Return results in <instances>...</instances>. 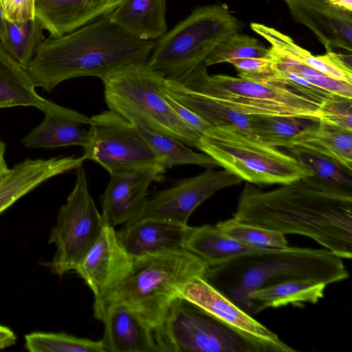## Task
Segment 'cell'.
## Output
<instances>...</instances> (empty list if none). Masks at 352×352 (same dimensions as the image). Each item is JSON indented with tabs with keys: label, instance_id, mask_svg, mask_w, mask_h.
I'll use <instances>...</instances> for the list:
<instances>
[{
	"label": "cell",
	"instance_id": "1",
	"mask_svg": "<svg viewBox=\"0 0 352 352\" xmlns=\"http://www.w3.org/2000/svg\"><path fill=\"white\" fill-rule=\"evenodd\" d=\"M232 218L285 235L300 234L342 258L352 257V193L313 175L269 191L246 183Z\"/></svg>",
	"mask_w": 352,
	"mask_h": 352
},
{
	"label": "cell",
	"instance_id": "2",
	"mask_svg": "<svg viewBox=\"0 0 352 352\" xmlns=\"http://www.w3.org/2000/svg\"><path fill=\"white\" fill-rule=\"evenodd\" d=\"M155 41H144L125 32L107 16L41 43L26 71L35 87L51 91L76 77L101 80L124 67L146 62Z\"/></svg>",
	"mask_w": 352,
	"mask_h": 352
},
{
	"label": "cell",
	"instance_id": "3",
	"mask_svg": "<svg viewBox=\"0 0 352 352\" xmlns=\"http://www.w3.org/2000/svg\"><path fill=\"white\" fill-rule=\"evenodd\" d=\"M349 277L342 258L327 249H267L243 254L208 267L204 278L250 316L254 303L249 294L292 280H310L327 285Z\"/></svg>",
	"mask_w": 352,
	"mask_h": 352
},
{
	"label": "cell",
	"instance_id": "4",
	"mask_svg": "<svg viewBox=\"0 0 352 352\" xmlns=\"http://www.w3.org/2000/svg\"><path fill=\"white\" fill-rule=\"evenodd\" d=\"M208 267L186 249L135 258L128 276L94 310L107 303H123L140 314L156 331L180 289L195 276L204 277Z\"/></svg>",
	"mask_w": 352,
	"mask_h": 352
},
{
	"label": "cell",
	"instance_id": "5",
	"mask_svg": "<svg viewBox=\"0 0 352 352\" xmlns=\"http://www.w3.org/2000/svg\"><path fill=\"white\" fill-rule=\"evenodd\" d=\"M243 27L226 4L199 7L155 41L146 64L166 79L180 82Z\"/></svg>",
	"mask_w": 352,
	"mask_h": 352
},
{
	"label": "cell",
	"instance_id": "6",
	"mask_svg": "<svg viewBox=\"0 0 352 352\" xmlns=\"http://www.w3.org/2000/svg\"><path fill=\"white\" fill-rule=\"evenodd\" d=\"M102 80L109 109L188 146L196 147L201 135L167 103L162 92L165 78L151 69L146 62L129 65Z\"/></svg>",
	"mask_w": 352,
	"mask_h": 352
},
{
	"label": "cell",
	"instance_id": "7",
	"mask_svg": "<svg viewBox=\"0 0 352 352\" xmlns=\"http://www.w3.org/2000/svg\"><path fill=\"white\" fill-rule=\"evenodd\" d=\"M196 148L225 170L252 184H286L313 175L292 155L231 125L213 126Z\"/></svg>",
	"mask_w": 352,
	"mask_h": 352
},
{
	"label": "cell",
	"instance_id": "8",
	"mask_svg": "<svg viewBox=\"0 0 352 352\" xmlns=\"http://www.w3.org/2000/svg\"><path fill=\"white\" fill-rule=\"evenodd\" d=\"M206 67L205 63H201L179 83L245 116H295L318 120L320 104L285 87L256 82L239 76L209 75Z\"/></svg>",
	"mask_w": 352,
	"mask_h": 352
},
{
	"label": "cell",
	"instance_id": "9",
	"mask_svg": "<svg viewBox=\"0 0 352 352\" xmlns=\"http://www.w3.org/2000/svg\"><path fill=\"white\" fill-rule=\"evenodd\" d=\"M106 223L91 196L85 168L76 169V182L66 203L59 210L49 243L56 247L49 263L59 276L75 270L94 244Z\"/></svg>",
	"mask_w": 352,
	"mask_h": 352
},
{
	"label": "cell",
	"instance_id": "10",
	"mask_svg": "<svg viewBox=\"0 0 352 352\" xmlns=\"http://www.w3.org/2000/svg\"><path fill=\"white\" fill-rule=\"evenodd\" d=\"M155 333L160 352H249L234 332L179 298Z\"/></svg>",
	"mask_w": 352,
	"mask_h": 352
},
{
	"label": "cell",
	"instance_id": "11",
	"mask_svg": "<svg viewBox=\"0 0 352 352\" xmlns=\"http://www.w3.org/2000/svg\"><path fill=\"white\" fill-rule=\"evenodd\" d=\"M82 156L110 175L159 166L135 126L110 109L90 118L89 140Z\"/></svg>",
	"mask_w": 352,
	"mask_h": 352
},
{
	"label": "cell",
	"instance_id": "12",
	"mask_svg": "<svg viewBox=\"0 0 352 352\" xmlns=\"http://www.w3.org/2000/svg\"><path fill=\"white\" fill-rule=\"evenodd\" d=\"M177 297L207 313L234 332L245 342L249 352L296 351L203 276L190 279L180 289Z\"/></svg>",
	"mask_w": 352,
	"mask_h": 352
},
{
	"label": "cell",
	"instance_id": "13",
	"mask_svg": "<svg viewBox=\"0 0 352 352\" xmlns=\"http://www.w3.org/2000/svg\"><path fill=\"white\" fill-rule=\"evenodd\" d=\"M242 181L225 169L208 170L156 192L148 199L140 218L187 226L190 215L201 203L217 191L239 184Z\"/></svg>",
	"mask_w": 352,
	"mask_h": 352
},
{
	"label": "cell",
	"instance_id": "14",
	"mask_svg": "<svg viewBox=\"0 0 352 352\" xmlns=\"http://www.w3.org/2000/svg\"><path fill=\"white\" fill-rule=\"evenodd\" d=\"M133 264L114 227L105 224L74 271L93 292L94 307L128 276Z\"/></svg>",
	"mask_w": 352,
	"mask_h": 352
},
{
	"label": "cell",
	"instance_id": "15",
	"mask_svg": "<svg viewBox=\"0 0 352 352\" xmlns=\"http://www.w3.org/2000/svg\"><path fill=\"white\" fill-rule=\"evenodd\" d=\"M165 171L159 166L110 175L100 199L106 224L115 227L140 218L148 201V189Z\"/></svg>",
	"mask_w": 352,
	"mask_h": 352
},
{
	"label": "cell",
	"instance_id": "16",
	"mask_svg": "<svg viewBox=\"0 0 352 352\" xmlns=\"http://www.w3.org/2000/svg\"><path fill=\"white\" fill-rule=\"evenodd\" d=\"M104 324L106 352H160L155 329L135 309L120 302L94 310Z\"/></svg>",
	"mask_w": 352,
	"mask_h": 352
},
{
	"label": "cell",
	"instance_id": "17",
	"mask_svg": "<svg viewBox=\"0 0 352 352\" xmlns=\"http://www.w3.org/2000/svg\"><path fill=\"white\" fill-rule=\"evenodd\" d=\"M294 20L309 28L324 46L352 51V12L331 5L328 0H283Z\"/></svg>",
	"mask_w": 352,
	"mask_h": 352
},
{
	"label": "cell",
	"instance_id": "18",
	"mask_svg": "<svg viewBox=\"0 0 352 352\" xmlns=\"http://www.w3.org/2000/svg\"><path fill=\"white\" fill-rule=\"evenodd\" d=\"M122 0H35V18L59 37L107 16Z\"/></svg>",
	"mask_w": 352,
	"mask_h": 352
},
{
	"label": "cell",
	"instance_id": "19",
	"mask_svg": "<svg viewBox=\"0 0 352 352\" xmlns=\"http://www.w3.org/2000/svg\"><path fill=\"white\" fill-rule=\"evenodd\" d=\"M85 160L82 155L28 158L10 168L0 179V214L43 182L77 169Z\"/></svg>",
	"mask_w": 352,
	"mask_h": 352
},
{
	"label": "cell",
	"instance_id": "20",
	"mask_svg": "<svg viewBox=\"0 0 352 352\" xmlns=\"http://www.w3.org/2000/svg\"><path fill=\"white\" fill-rule=\"evenodd\" d=\"M188 226L138 218L124 223L117 234L126 252L135 259L162 251L184 249Z\"/></svg>",
	"mask_w": 352,
	"mask_h": 352
},
{
	"label": "cell",
	"instance_id": "21",
	"mask_svg": "<svg viewBox=\"0 0 352 352\" xmlns=\"http://www.w3.org/2000/svg\"><path fill=\"white\" fill-rule=\"evenodd\" d=\"M44 114L43 121L23 139L25 147L54 148L87 146L89 140L90 118L63 106L56 112Z\"/></svg>",
	"mask_w": 352,
	"mask_h": 352
},
{
	"label": "cell",
	"instance_id": "22",
	"mask_svg": "<svg viewBox=\"0 0 352 352\" xmlns=\"http://www.w3.org/2000/svg\"><path fill=\"white\" fill-rule=\"evenodd\" d=\"M250 27L277 52L293 57L331 78L352 84L351 54L329 52L325 55L314 56L298 45L290 36L273 28L257 23H252Z\"/></svg>",
	"mask_w": 352,
	"mask_h": 352
},
{
	"label": "cell",
	"instance_id": "23",
	"mask_svg": "<svg viewBox=\"0 0 352 352\" xmlns=\"http://www.w3.org/2000/svg\"><path fill=\"white\" fill-rule=\"evenodd\" d=\"M166 12V0H122L107 16L136 38L155 41L167 31Z\"/></svg>",
	"mask_w": 352,
	"mask_h": 352
},
{
	"label": "cell",
	"instance_id": "24",
	"mask_svg": "<svg viewBox=\"0 0 352 352\" xmlns=\"http://www.w3.org/2000/svg\"><path fill=\"white\" fill-rule=\"evenodd\" d=\"M33 107L53 113L60 105L41 97L26 69L16 63L0 44V108Z\"/></svg>",
	"mask_w": 352,
	"mask_h": 352
},
{
	"label": "cell",
	"instance_id": "25",
	"mask_svg": "<svg viewBox=\"0 0 352 352\" xmlns=\"http://www.w3.org/2000/svg\"><path fill=\"white\" fill-rule=\"evenodd\" d=\"M184 249L203 260L208 267L222 264L236 256L262 250L224 234L216 225L188 226Z\"/></svg>",
	"mask_w": 352,
	"mask_h": 352
},
{
	"label": "cell",
	"instance_id": "26",
	"mask_svg": "<svg viewBox=\"0 0 352 352\" xmlns=\"http://www.w3.org/2000/svg\"><path fill=\"white\" fill-rule=\"evenodd\" d=\"M292 146L303 147L331 157L352 173V131L318 120L296 135Z\"/></svg>",
	"mask_w": 352,
	"mask_h": 352
},
{
	"label": "cell",
	"instance_id": "27",
	"mask_svg": "<svg viewBox=\"0 0 352 352\" xmlns=\"http://www.w3.org/2000/svg\"><path fill=\"white\" fill-rule=\"evenodd\" d=\"M164 89L173 99L198 114L212 126H234L250 135L256 137L250 129L248 116L223 107L186 89L176 81L166 79Z\"/></svg>",
	"mask_w": 352,
	"mask_h": 352
},
{
	"label": "cell",
	"instance_id": "28",
	"mask_svg": "<svg viewBox=\"0 0 352 352\" xmlns=\"http://www.w3.org/2000/svg\"><path fill=\"white\" fill-rule=\"evenodd\" d=\"M327 285L310 280H292L257 289L249 294L254 303V314L267 307L316 303L324 297Z\"/></svg>",
	"mask_w": 352,
	"mask_h": 352
},
{
	"label": "cell",
	"instance_id": "29",
	"mask_svg": "<svg viewBox=\"0 0 352 352\" xmlns=\"http://www.w3.org/2000/svg\"><path fill=\"white\" fill-rule=\"evenodd\" d=\"M155 154L160 166L166 170L177 165L195 164L208 168L218 166L217 162L204 153L193 151L183 142L153 131L135 120H129Z\"/></svg>",
	"mask_w": 352,
	"mask_h": 352
},
{
	"label": "cell",
	"instance_id": "30",
	"mask_svg": "<svg viewBox=\"0 0 352 352\" xmlns=\"http://www.w3.org/2000/svg\"><path fill=\"white\" fill-rule=\"evenodd\" d=\"M318 121L295 116L253 115L248 122L253 134L271 146H292V142L304 129Z\"/></svg>",
	"mask_w": 352,
	"mask_h": 352
},
{
	"label": "cell",
	"instance_id": "31",
	"mask_svg": "<svg viewBox=\"0 0 352 352\" xmlns=\"http://www.w3.org/2000/svg\"><path fill=\"white\" fill-rule=\"evenodd\" d=\"M43 30L36 18L21 23L6 20L5 34L0 44L16 63L26 69L45 38Z\"/></svg>",
	"mask_w": 352,
	"mask_h": 352
},
{
	"label": "cell",
	"instance_id": "32",
	"mask_svg": "<svg viewBox=\"0 0 352 352\" xmlns=\"http://www.w3.org/2000/svg\"><path fill=\"white\" fill-rule=\"evenodd\" d=\"M292 155L310 169L313 175L341 191L352 193V173L335 160L303 147L288 148Z\"/></svg>",
	"mask_w": 352,
	"mask_h": 352
},
{
	"label": "cell",
	"instance_id": "33",
	"mask_svg": "<svg viewBox=\"0 0 352 352\" xmlns=\"http://www.w3.org/2000/svg\"><path fill=\"white\" fill-rule=\"evenodd\" d=\"M25 346L31 352H106L102 340L95 341L64 332L27 334Z\"/></svg>",
	"mask_w": 352,
	"mask_h": 352
},
{
	"label": "cell",
	"instance_id": "34",
	"mask_svg": "<svg viewBox=\"0 0 352 352\" xmlns=\"http://www.w3.org/2000/svg\"><path fill=\"white\" fill-rule=\"evenodd\" d=\"M266 58L274 67L291 72L317 87L333 94L352 98V84L331 78L293 57L277 52L272 47Z\"/></svg>",
	"mask_w": 352,
	"mask_h": 352
},
{
	"label": "cell",
	"instance_id": "35",
	"mask_svg": "<svg viewBox=\"0 0 352 352\" xmlns=\"http://www.w3.org/2000/svg\"><path fill=\"white\" fill-rule=\"evenodd\" d=\"M216 226L224 234L255 248L267 250L288 247L285 234L242 223L234 218L219 221Z\"/></svg>",
	"mask_w": 352,
	"mask_h": 352
},
{
	"label": "cell",
	"instance_id": "36",
	"mask_svg": "<svg viewBox=\"0 0 352 352\" xmlns=\"http://www.w3.org/2000/svg\"><path fill=\"white\" fill-rule=\"evenodd\" d=\"M269 51L270 48H266L256 38L236 33L219 43L204 63L208 67L238 58H266Z\"/></svg>",
	"mask_w": 352,
	"mask_h": 352
},
{
	"label": "cell",
	"instance_id": "37",
	"mask_svg": "<svg viewBox=\"0 0 352 352\" xmlns=\"http://www.w3.org/2000/svg\"><path fill=\"white\" fill-rule=\"evenodd\" d=\"M319 121L352 131V100L351 98L332 94L319 106Z\"/></svg>",
	"mask_w": 352,
	"mask_h": 352
},
{
	"label": "cell",
	"instance_id": "38",
	"mask_svg": "<svg viewBox=\"0 0 352 352\" xmlns=\"http://www.w3.org/2000/svg\"><path fill=\"white\" fill-rule=\"evenodd\" d=\"M228 63L236 68L239 77L262 84L274 85L275 74L267 58H238Z\"/></svg>",
	"mask_w": 352,
	"mask_h": 352
},
{
	"label": "cell",
	"instance_id": "39",
	"mask_svg": "<svg viewBox=\"0 0 352 352\" xmlns=\"http://www.w3.org/2000/svg\"><path fill=\"white\" fill-rule=\"evenodd\" d=\"M35 0H0L7 21L21 23L35 19Z\"/></svg>",
	"mask_w": 352,
	"mask_h": 352
},
{
	"label": "cell",
	"instance_id": "40",
	"mask_svg": "<svg viewBox=\"0 0 352 352\" xmlns=\"http://www.w3.org/2000/svg\"><path fill=\"white\" fill-rule=\"evenodd\" d=\"M165 81L166 78L162 87V92L164 95L165 99L169 106L184 122L194 129L201 135L205 134L207 131L213 127L198 114L186 107L173 99L171 96H170L164 89Z\"/></svg>",
	"mask_w": 352,
	"mask_h": 352
},
{
	"label": "cell",
	"instance_id": "41",
	"mask_svg": "<svg viewBox=\"0 0 352 352\" xmlns=\"http://www.w3.org/2000/svg\"><path fill=\"white\" fill-rule=\"evenodd\" d=\"M16 339L15 333L10 328L0 324V343L4 349L14 345Z\"/></svg>",
	"mask_w": 352,
	"mask_h": 352
},
{
	"label": "cell",
	"instance_id": "42",
	"mask_svg": "<svg viewBox=\"0 0 352 352\" xmlns=\"http://www.w3.org/2000/svg\"><path fill=\"white\" fill-rule=\"evenodd\" d=\"M6 144L0 139V179L8 172V167L6 158Z\"/></svg>",
	"mask_w": 352,
	"mask_h": 352
},
{
	"label": "cell",
	"instance_id": "43",
	"mask_svg": "<svg viewBox=\"0 0 352 352\" xmlns=\"http://www.w3.org/2000/svg\"><path fill=\"white\" fill-rule=\"evenodd\" d=\"M329 2L339 8L352 12V0H328Z\"/></svg>",
	"mask_w": 352,
	"mask_h": 352
},
{
	"label": "cell",
	"instance_id": "44",
	"mask_svg": "<svg viewBox=\"0 0 352 352\" xmlns=\"http://www.w3.org/2000/svg\"><path fill=\"white\" fill-rule=\"evenodd\" d=\"M6 19L0 3V41L3 39L6 31Z\"/></svg>",
	"mask_w": 352,
	"mask_h": 352
},
{
	"label": "cell",
	"instance_id": "45",
	"mask_svg": "<svg viewBox=\"0 0 352 352\" xmlns=\"http://www.w3.org/2000/svg\"><path fill=\"white\" fill-rule=\"evenodd\" d=\"M4 349V347H3V346L2 345V344H1V343H0V349Z\"/></svg>",
	"mask_w": 352,
	"mask_h": 352
}]
</instances>
